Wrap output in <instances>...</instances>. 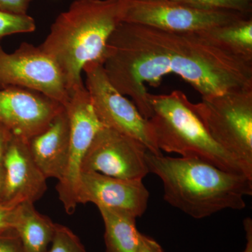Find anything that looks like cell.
<instances>
[{
	"label": "cell",
	"mask_w": 252,
	"mask_h": 252,
	"mask_svg": "<svg viewBox=\"0 0 252 252\" xmlns=\"http://www.w3.org/2000/svg\"><path fill=\"white\" fill-rule=\"evenodd\" d=\"M32 0H0V10L18 14H27Z\"/></svg>",
	"instance_id": "603a6c76"
},
{
	"label": "cell",
	"mask_w": 252,
	"mask_h": 252,
	"mask_svg": "<svg viewBox=\"0 0 252 252\" xmlns=\"http://www.w3.org/2000/svg\"><path fill=\"white\" fill-rule=\"evenodd\" d=\"M97 208L104 221L106 252H137L141 233L136 227L137 217L123 210Z\"/></svg>",
	"instance_id": "2e32d148"
},
{
	"label": "cell",
	"mask_w": 252,
	"mask_h": 252,
	"mask_svg": "<svg viewBox=\"0 0 252 252\" xmlns=\"http://www.w3.org/2000/svg\"><path fill=\"white\" fill-rule=\"evenodd\" d=\"M83 72L86 73V89L102 125L140 141L150 153L162 155L148 119L112 85L100 61L86 63Z\"/></svg>",
	"instance_id": "8992f818"
},
{
	"label": "cell",
	"mask_w": 252,
	"mask_h": 252,
	"mask_svg": "<svg viewBox=\"0 0 252 252\" xmlns=\"http://www.w3.org/2000/svg\"><path fill=\"white\" fill-rule=\"evenodd\" d=\"M7 87L37 91L64 107L69 99L59 66L39 46L27 42L9 54L0 41V89Z\"/></svg>",
	"instance_id": "ba28073f"
},
{
	"label": "cell",
	"mask_w": 252,
	"mask_h": 252,
	"mask_svg": "<svg viewBox=\"0 0 252 252\" xmlns=\"http://www.w3.org/2000/svg\"><path fill=\"white\" fill-rule=\"evenodd\" d=\"M125 6L126 0H74L55 20L39 47L59 66L69 94L84 84L86 63L102 59Z\"/></svg>",
	"instance_id": "3957f363"
},
{
	"label": "cell",
	"mask_w": 252,
	"mask_h": 252,
	"mask_svg": "<svg viewBox=\"0 0 252 252\" xmlns=\"http://www.w3.org/2000/svg\"><path fill=\"white\" fill-rule=\"evenodd\" d=\"M149 172L161 179L164 199L194 219L221 210H243L252 195V179L225 171L195 158H172L147 152Z\"/></svg>",
	"instance_id": "7a4b0ae2"
},
{
	"label": "cell",
	"mask_w": 252,
	"mask_h": 252,
	"mask_svg": "<svg viewBox=\"0 0 252 252\" xmlns=\"http://www.w3.org/2000/svg\"><path fill=\"white\" fill-rule=\"evenodd\" d=\"M64 107L37 91L0 89V124L27 140L45 130Z\"/></svg>",
	"instance_id": "8fae6325"
},
{
	"label": "cell",
	"mask_w": 252,
	"mask_h": 252,
	"mask_svg": "<svg viewBox=\"0 0 252 252\" xmlns=\"http://www.w3.org/2000/svg\"><path fill=\"white\" fill-rule=\"evenodd\" d=\"M149 198L142 180H123L96 172H81L79 176L78 204L123 210L137 218L147 210Z\"/></svg>",
	"instance_id": "4fadbf2b"
},
{
	"label": "cell",
	"mask_w": 252,
	"mask_h": 252,
	"mask_svg": "<svg viewBox=\"0 0 252 252\" xmlns=\"http://www.w3.org/2000/svg\"><path fill=\"white\" fill-rule=\"evenodd\" d=\"M149 99L152 115L148 120L160 151L200 159L225 171L252 179V172L209 135L185 93L149 94Z\"/></svg>",
	"instance_id": "277c9868"
},
{
	"label": "cell",
	"mask_w": 252,
	"mask_h": 252,
	"mask_svg": "<svg viewBox=\"0 0 252 252\" xmlns=\"http://www.w3.org/2000/svg\"><path fill=\"white\" fill-rule=\"evenodd\" d=\"M192 107L212 138L252 172V89L202 97Z\"/></svg>",
	"instance_id": "5b68a950"
},
{
	"label": "cell",
	"mask_w": 252,
	"mask_h": 252,
	"mask_svg": "<svg viewBox=\"0 0 252 252\" xmlns=\"http://www.w3.org/2000/svg\"><path fill=\"white\" fill-rule=\"evenodd\" d=\"M16 207L9 206L0 202V231L13 228L14 210Z\"/></svg>",
	"instance_id": "cb8c5ba5"
},
{
	"label": "cell",
	"mask_w": 252,
	"mask_h": 252,
	"mask_svg": "<svg viewBox=\"0 0 252 252\" xmlns=\"http://www.w3.org/2000/svg\"><path fill=\"white\" fill-rule=\"evenodd\" d=\"M64 107L70 125V143L67 168L56 190L66 213L72 215L78 205L77 187L83 159L94 135L103 126L96 115L84 84L71 91Z\"/></svg>",
	"instance_id": "9c48e42d"
},
{
	"label": "cell",
	"mask_w": 252,
	"mask_h": 252,
	"mask_svg": "<svg viewBox=\"0 0 252 252\" xmlns=\"http://www.w3.org/2000/svg\"><path fill=\"white\" fill-rule=\"evenodd\" d=\"M199 33L222 49L252 62V16Z\"/></svg>",
	"instance_id": "e0dca14e"
},
{
	"label": "cell",
	"mask_w": 252,
	"mask_h": 252,
	"mask_svg": "<svg viewBox=\"0 0 252 252\" xmlns=\"http://www.w3.org/2000/svg\"><path fill=\"white\" fill-rule=\"evenodd\" d=\"M136 252H164L163 250L154 239L140 233L138 248Z\"/></svg>",
	"instance_id": "d4e9b609"
},
{
	"label": "cell",
	"mask_w": 252,
	"mask_h": 252,
	"mask_svg": "<svg viewBox=\"0 0 252 252\" xmlns=\"http://www.w3.org/2000/svg\"><path fill=\"white\" fill-rule=\"evenodd\" d=\"M244 228L246 232V248L243 252H252V220L251 218L245 219L243 221Z\"/></svg>",
	"instance_id": "484cf974"
},
{
	"label": "cell",
	"mask_w": 252,
	"mask_h": 252,
	"mask_svg": "<svg viewBox=\"0 0 252 252\" xmlns=\"http://www.w3.org/2000/svg\"><path fill=\"white\" fill-rule=\"evenodd\" d=\"M35 30V21L29 15L14 14L0 10V41L4 36L32 32Z\"/></svg>",
	"instance_id": "ac0fdd59"
},
{
	"label": "cell",
	"mask_w": 252,
	"mask_h": 252,
	"mask_svg": "<svg viewBox=\"0 0 252 252\" xmlns=\"http://www.w3.org/2000/svg\"><path fill=\"white\" fill-rule=\"evenodd\" d=\"M251 16L200 9L168 0H126L123 22L177 32H200Z\"/></svg>",
	"instance_id": "52a82bcc"
},
{
	"label": "cell",
	"mask_w": 252,
	"mask_h": 252,
	"mask_svg": "<svg viewBox=\"0 0 252 252\" xmlns=\"http://www.w3.org/2000/svg\"><path fill=\"white\" fill-rule=\"evenodd\" d=\"M46 181L32 157L28 140L12 134L5 152L0 202L13 207L34 203L47 190Z\"/></svg>",
	"instance_id": "7c38bea8"
},
{
	"label": "cell",
	"mask_w": 252,
	"mask_h": 252,
	"mask_svg": "<svg viewBox=\"0 0 252 252\" xmlns=\"http://www.w3.org/2000/svg\"><path fill=\"white\" fill-rule=\"evenodd\" d=\"M200 9L225 10L252 14V0H168Z\"/></svg>",
	"instance_id": "d6986e66"
},
{
	"label": "cell",
	"mask_w": 252,
	"mask_h": 252,
	"mask_svg": "<svg viewBox=\"0 0 252 252\" xmlns=\"http://www.w3.org/2000/svg\"><path fill=\"white\" fill-rule=\"evenodd\" d=\"M34 205L26 202L15 208L13 228L24 252H46L54 238L56 223L38 212Z\"/></svg>",
	"instance_id": "9a60e30c"
},
{
	"label": "cell",
	"mask_w": 252,
	"mask_h": 252,
	"mask_svg": "<svg viewBox=\"0 0 252 252\" xmlns=\"http://www.w3.org/2000/svg\"><path fill=\"white\" fill-rule=\"evenodd\" d=\"M11 133L9 129L0 124V195L2 189L3 180H4V160L6 147L11 140Z\"/></svg>",
	"instance_id": "7402d4cb"
},
{
	"label": "cell",
	"mask_w": 252,
	"mask_h": 252,
	"mask_svg": "<svg viewBox=\"0 0 252 252\" xmlns=\"http://www.w3.org/2000/svg\"><path fill=\"white\" fill-rule=\"evenodd\" d=\"M46 252H86L80 239L70 228L56 223L52 242Z\"/></svg>",
	"instance_id": "ffe728a7"
},
{
	"label": "cell",
	"mask_w": 252,
	"mask_h": 252,
	"mask_svg": "<svg viewBox=\"0 0 252 252\" xmlns=\"http://www.w3.org/2000/svg\"><path fill=\"white\" fill-rule=\"evenodd\" d=\"M109 80L129 96L140 114L152 109L146 84L175 74L202 97L252 89V62L222 49L199 32H177L122 22L109 37L100 61Z\"/></svg>",
	"instance_id": "6da1fadb"
},
{
	"label": "cell",
	"mask_w": 252,
	"mask_h": 252,
	"mask_svg": "<svg viewBox=\"0 0 252 252\" xmlns=\"http://www.w3.org/2000/svg\"><path fill=\"white\" fill-rule=\"evenodd\" d=\"M70 125L64 107L45 130L28 140L32 157L46 178L60 181L67 168Z\"/></svg>",
	"instance_id": "5bb4252c"
},
{
	"label": "cell",
	"mask_w": 252,
	"mask_h": 252,
	"mask_svg": "<svg viewBox=\"0 0 252 252\" xmlns=\"http://www.w3.org/2000/svg\"><path fill=\"white\" fill-rule=\"evenodd\" d=\"M0 252H24L21 240L14 228L0 231Z\"/></svg>",
	"instance_id": "44dd1931"
},
{
	"label": "cell",
	"mask_w": 252,
	"mask_h": 252,
	"mask_svg": "<svg viewBox=\"0 0 252 252\" xmlns=\"http://www.w3.org/2000/svg\"><path fill=\"white\" fill-rule=\"evenodd\" d=\"M149 152L140 141L102 126L85 154L81 172H96L129 180H142L149 173Z\"/></svg>",
	"instance_id": "30bf717a"
}]
</instances>
